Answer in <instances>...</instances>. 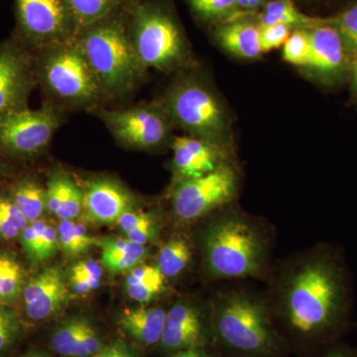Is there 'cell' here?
Instances as JSON below:
<instances>
[{
	"label": "cell",
	"instance_id": "obj_1",
	"mask_svg": "<svg viewBox=\"0 0 357 357\" xmlns=\"http://www.w3.org/2000/svg\"><path fill=\"white\" fill-rule=\"evenodd\" d=\"M266 294L277 328L301 349L330 347L349 321L351 287L342 256L319 244L272 268Z\"/></svg>",
	"mask_w": 357,
	"mask_h": 357
},
{
	"label": "cell",
	"instance_id": "obj_2",
	"mask_svg": "<svg viewBox=\"0 0 357 357\" xmlns=\"http://www.w3.org/2000/svg\"><path fill=\"white\" fill-rule=\"evenodd\" d=\"M202 220L197 238L208 280H262L269 277L273 248L269 223L244 213L234 204Z\"/></svg>",
	"mask_w": 357,
	"mask_h": 357
},
{
	"label": "cell",
	"instance_id": "obj_3",
	"mask_svg": "<svg viewBox=\"0 0 357 357\" xmlns=\"http://www.w3.org/2000/svg\"><path fill=\"white\" fill-rule=\"evenodd\" d=\"M208 307L213 342L230 357H281L287 351L267 295L223 289Z\"/></svg>",
	"mask_w": 357,
	"mask_h": 357
},
{
	"label": "cell",
	"instance_id": "obj_4",
	"mask_svg": "<svg viewBox=\"0 0 357 357\" xmlns=\"http://www.w3.org/2000/svg\"><path fill=\"white\" fill-rule=\"evenodd\" d=\"M128 6L86 26L77 36L105 100L132 95L146 75L129 37Z\"/></svg>",
	"mask_w": 357,
	"mask_h": 357
},
{
	"label": "cell",
	"instance_id": "obj_5",
	"mask_svg": "<svg viewBox=\"0 0 357 357\" xmlns=\"http://www.w3.org/2000/svg\"><path fill=\"white\" fill-rule=\"evenodd\" d=\"M32 53L37 86L51 105L60 109H100L102 89L77 38Z\"/></svg>",
	"mask_w": 357,
	"mask_h": 357
},
{
	"label": "cell",
	"instance_id": "obj_6",
	"mask_svg": "<svg viewBox=\"0 0 357 357\" xmlns=\"http://www.w3.org/2000/svg\"><path fill=\"white\" fill-rule=\"evenodd\" d=\"M128 26L134 51L145 69L170 73L189 63V45L163 0H131Z\"/></svg>",
	"mask_w": 357,
	"mask_h": 357
},
{
	"label": "cell",
	"instance_id": "obj_7",
	"mask_svg": "<svg viewBox=\"0 0 357 357\" xmlns=\"http://www.w3.org/2000/svg\"><path fill=\"white\" fill-rule=\"evenodd\" d=\"M173 123L192 137L229 152L231 138L222 103L206 84L194 77H180L160 103Z\"/></svg>",
	"mask_w": 357,
	"mask_h": 357
},
{
	"label": "cell",
	"instance_id": "obj_8",
	"mask_svg": "<svg viewBox=\"0 0 357 357\" xmlns=\"http://www.w3.org/2000/svg\"><path fill=\"white\" fill-rule=\"evenodd\" d=\"M238 189V173L231 162L201 177L176 180L170 197L174 217L182 223L199 222L234 204Z\"/></svg>",
	"mask_w": 357,
	"mask_h": 357
},
{
	"label": "cell",
	"instance_id": "obj_9",
	"mask_svg": "<svg viewBox=\"0 0 357 357\" xmlns=\"http://www.w3.org/2000/svg\"><path fill=\"white\" fill-rule=\"evenodd\" d=\"M11 36L31 52L77 38L76 20L66 0H13Z\"/></svg>",
	"mask_w": 357,
	"mask_h": 357
},
{
	"label": "cell",
	"instance_id": "obj_10",
	"mask_svg": "<svg viewBox=\"0 0 357 357\" xmlns=\"http://www.w3.org/2000/svg\"><path fill=\"white\" fill-rule=\"evenodd\" d=\"M62 109L44 103L0 117V156L25 160L41 153L62 123Z\"/></svg>",
	"mask_w": 357,
	"mask_h": 357
},
{
	"label": "cell",
	"instance_id": "obj_11",
	"mask_svg": "<svg viewBox=\"0 0 357 357\" xmlns=\"http://www.w3.org/2000/svg\"><path fill=\"white\" fill-rule=\"evenodd\" d=\"M117 142L135 149L151 150L165 144L173 122L160 103H141L123 109L95 110Z\"/></svg>",
	"mask_w": 357,
	"mask_h": 357
},
{
	"label": "cell",
	"instance_id": "obj_12",
	"mask_svg": "<svg viewBox=\"0 0 357 357\" xmlns=\"http://www.w3.org/2000/svg\"><path fill=\"white\" fill-rule=\"evenodd\" d=\"M36 86L32 52L13 36L0 41V117L28 109Z\"/></svg>",
	"mask_w": 357,
	"mask_h": 357
},
{
	"label": "cell",
	"instance_id": "obj_13",
	"mask_svg": "<svg viewBox=\"0 0 357 357\" xmlns=\"http://www.w3.org/2000/svg\"><path fill=\"white\" fill-rule=\"evenodd\" d=\"M213 342L208 307L202 309L192 301H180L167 311L165 328L160 340L164 351L208 347Z\"/></svg>",
	"mask_w": 357,
	"mask_h": 357
},
{
	"label": "cell",
	"instance_id": "obj_14",
	"mask_svg": "<svg viewBox=\"0 0 357 357\" xmlns=\"http://www.w3.org/2000/svg\"><path fill=\"white\" fill-rule=\"evenodd\" d=\"M26 316L34 321L50 319L60 311L68 296L63 270L45 268L26 282L22 294Z\"/></svg>",
	"mask_w": 357,
	"mask_h": 357
},
{
	"label": "cell",
	"instance_id": "obj_15",
	"mask_svg": "<svg viewBox=\"0 0 357 357\" xmlns=\"http://www.w3.org/2000/svg\"><path fill=\"white\" fill-rule=\"evenodd\" d=\"M133 195L114 178H91L84 189L83 213L89 222H117L126 211L133 210Z\"/></svg>",
	"mask_w": 357,
	"mask_h": 357
},
{
	"label": "cell",
	"instance_id": "obj_16",
	"mask_svg": "<svg viewBox=\"0 0 357 357\" xmlns=\"http://www.w3.org/2000/svg\"><path fill=\"white\" fill-rule=\"evenodd\" d=\"M172 150L176 180L201 177L231 162L229 152L192 136L176 137Z\"/></svg>",
	"mask_w": 357,
	"mask_h": 357
},
{
	"label": "cell",
	"instance_id": "obj_17",
	"mask_svg": "<svg viewBox=\"0 0 357 357\" xmlns=\"http://www.w3.org/2000/svg\"><path fill=\"white\" fill-rule=\"evenodd\" d=\"M312 52L307 69L319 79H333L340 76L347 63L344 37L331 21L310 28Z\"/></svg>",
	"mask_w": 357,
	"mask_h": 357
},
{
	"label": "cell",
	"instance_id": "obj_18",
	"mask_svg": "<svg viewBox=\"0 0 357 357\" xmlns=\"http://www.w3.org/2000/svg\"><path fill=\"white\" fill-rule=\"evenodd\" d=\"M51 345L63 357H93L102 349L95 326L84 318L61 324L52 335Z\"/></svg>",
	"mask_w": 357,
	"mask_h": 357
},
{
	"label": "cell",
	"instance_id": "obj_19",
	"mask_svg": "<svg viewBox=\"0 0 357 357\" xmlns=\"http://www.w3.org/2000/svg\"><path fill=\"white\" fill-rule=\"evenodd\" d=\"M167 311L161 307L126 309L119 317V326L136 342L147 345L159 344L165 328Z\"/></svg>",
	"mask_w": 357,
	"mask_h": 357
},
{
	"label": "cell",
	"instance_id": "obj_20",
	"mask_svg": "<svg viewBox=\"0 0 357 357\" xmlns=\"http://www.w3.org/2000/svg\"><path fill=\"white\" fill-rule=\"evenodd\" d=\"M215 37L229 53L236 57L255 60L262 55L259 26L248 22H232L220 26Z\"/></svg>",
	"mask_w": 357,
	"mask_h": 357
},
{
	"label": "cell",
	"instance_id": "obj_21",
	"mask_svg": "<svg viewBox=\"0 0 357 357\" xmlns=\"http://www.w3.org/2000/svg\"><path fill=\"white\" fill-rule=\"evenodd\" d=\"M166 280L157 265L140 264L129 271L126 291L131 299L148 304L165 291Z\"/></svg>",
	"mask_w": 357,
	"mask_h": 357
},
{
	"label": "cell",
	"instance_id": "obj_22",
	"mask_svg": "<svg viewBox=\"0 0 357 357\" xmlns=\"http://www.w3.org/2000/svg\"><path fill=\"white\" fill-rule=\"evenodd\" d=\"M8 197L22 211L29 223L42 218L47 208L46 189L36 178L30 176H24L15 181Z\"/></svg>",
	"mask_w": 357,
	"mask_h": 357
},
{
	"label": "cell",
	"instance_id": "obj_23",
	"mask_svg": "<svg viewBox=\"0 0 357 357\" xmlns=\"http://www.w3.org/2000/svg\"><path fill=\"white\" fill-rule=\"evenodd\" d=\"M194 258L192 244L181 234H173L162 244L157 266L166 279L177 278L189 268Z\"/></svg>",
	"mask_w": 357,
	"mask_h": 357
},
{
	"label": "cell",
	"instance_id": "obj_24",
	"mask_svg": "<svg viewBox=\"0 0 357 357\" xmlns=\"http://www.w3.org/2000/svg\"><path fill=\"white\" fill-rule=\"evenodd\" d=\"M261 26L283 24L297 29H310L325 22L301 13L291 0H272L268 2L260 17Z\"/></svg>",
	"mask_w": 357,
	"mask_h": 357
},
{
	"label": "cell",
	"instance_id": "obj_25",
	"mask_svg": "<svg viewBox=\"0 0 357 357\" xmlns=\"http://www.w3.org/2000/svg\"><path fill=\"white\" fill-rule=\"evenodd\" d=\"M79 30L119 13L131 0H66Z\"/></svg>",
	"mask_w": 357,
	"mask_h": 357
},
{
	"label": "cell",
	"instance_id": "obj_26",
	"mask_svg": "<svg viewBox=\"0 0 357 357\" xmlns=\"http://www.w3.org/2000/svg\"><path fill=\"white\" fill-rule=\"evenodd\" d=\"M59 245L68 256L75 257L89 249L100 248L102 238L88 234L86 227L74 220H61L58 227Z\"/></svg>",
	"mask_w": 357,
	"mask_h": 357
},
{
	"label": "cell",
	"instance_id": "obj_27",
	"mask_svg": "<svg viewBox=\"0 0 357 357\" xmlns=\"http://www.w3.org/2000/svg\"><path fill=\"white\" fill-rule=\"evenodd\" d=\"M25 271L13 253L0 250V302H14L24 288Z\"/></svg>",
	"mask_w": 357,
	"mask_h": 357
},
{
	"label": "cell",
	"instance_id": "obj_28",
	"mask_svg": "<svg viewBox=\"0 0 357 357\" xmlns=\"http://www.w3.org/2000/svg\"><path fill=\"white\" fill-rule=\"evenodd\" d=\"M147 255L146 245L130 241L124 249H102V262L109 271H130L138 265L143 264Z\"/></svg>",
	"mask_w": 357,
	"mask_h": 357
},
{
	"label": "cell",
	"instance_id": "obj_29",
	"mask_svg": "<svg viewBox=\"0 0 357 357\" xmlns=\"http://www.w3.org/2000/svg\"><path fill=\"white\" fill-rule=\"evenodd\" d=\"M77 185L67 174H52L46 188L47 210L58 217Z\"/></svg>",
	"mask_w": 357,
	"mask_h": 357
},
{
	"label": "cell",
	"instance_id": "obj_30",
	"mask_svg": "<svg viewBox=\"0 0 357 357\" xmlns=\"http://www.w3.org/2000/svg\"><path fill=\"white\" fill-rule=\"evenodd\" d=\"M312 45L309 29H297L283 46V58L289 64L307 68L311 60Z\"/></svg>",
	"mask_w": 357,
	"mask_h": 357
},
{
	"label": "cell",
	"instance_id": "obj_31",
	"mask_svg": "<svg viewBox=\"0 0 357 357\" xmlns=\"http://www.w3.org/2000/svg\"><path fill=\"white\" fill-rule=\"evenodd\" d=\"M22 333V325L16 312L0 304V357L13 349Z\"/></svg>",
	"mask_w": 357,
	"mask_h": 357
},
{
	"label": "cell",
	"instance_id": "obj_32",
	"mask_svg": "<svg viewBox=\"0 0 357 357\" xmlns=\"http://www.w3.org/2000/svg\"><path fill=\"white\" fill-rule=\"evenodd\" d=\"M195 13L206 20L222 18L231 13L237 6V0H187Z\"/></svg>",
	"mask_w": 357,
	"mask_h": 357
},
{
	"label": "cell",
	"instance_id": "obj_33",
	"mask_svg": "<svg viewBox=\"0 0 357 357\" xmlns=\"http://www.w3.org/2000/svg\"><path fill=\"white\" fill-rule=\"evenodd\" d=\"M117 223L126 234L138 229H160L159 218L149 211L137 210L126 211L117 220Z\"/></svg>",
	"mask_w": 357,
	"mask_h": 357
},
{
	"label": "cell",
	"instance_id": "obj_34",
	"mask_svg": "<svg viewBox=\"0 0 357 357\" xmlns=\"http://www.w3.org/2000/svg\"><path fill=\"white\" fill-rule=\"evenodd\" d=\"M260 46L262 53L280 48L291 35V28L283 24L259 25Z\"/></svg>",
	"mask_w": 357,
	"mask_h": 357
},
{
	"label": "cell",
	"instance_id": "obj_35",
	"mask_svg": "<svg viewBox=\"0 0 357 357\" xmlns=\"http://www.w3.org/2000/svg\"><path fill=\"white\" fill-rule=\"evenodd\" d=\"M49 223L43 218L36 220V222L29 223L22 231L20 232V238L21 245H22L23 250L29 258L30 261H34L35 255H36L37 248L40 238L42 234L46 229L47 225Z\"/></svg>",
	"mask_w": 357,
	"mask_h": 357
},
{
	"label": "cell",
	"instance_id": "obj_36",
	"mask_svg": "<svg viewBox=\"0 0 357 357\" xmlns=\"http://www.w3.org/2000/svg\"><path fill=\"white\" fill-rule=\"evenodd\" d=\"M331 22L337 28L347 46L357 48V3Z\"/></svg>",
	"mask_w": 357,
	"mask_h": 357
},
{
	"label": "cell",
	"instance_id": "obj_37",
	"mask_svg": "<svg viewBox=\"0 0 357 357\" xmlns=\"http://www.w3.org/2000/svg\"><path fill=\"white\" fill-rule=\"evenodd\" d=\"M59 245L58 229L53 225H47L43 236L40 239L36 256H35L34 264H38L50 259L57 252Z\"/></svg>",
	"mask_w": 357,
	"mask_h": 357
},
{
	"label": "cell",
	"instance_id": "obj_38",
	"mask_svg": "<svg viewBox=\"0 0 357 357\" xmlns=\"http://www.w3.org/2000/svg\"><path fill=\"white\" fill-rule=\"evenodd\" d=\"M70 285L77 294H86L100 287V279L86 275L70 273Z\"/></svg>",
	"mask_w": 357,
	"mask_h": 357
},
{
	"label": "cell",
	"instance_id": "obj_39",
	"mask_svg": "<svg viewBox=\"0 0 357 357\" xmlns=\"http://www.w3.org/2000/svg\"><path fill=\"white\" fill-rule=\"evenodd\" d=\"M70 273L86 275L93 278L102 279L103 270L95 259L82 260L73 266Z\"/></svg>",
	"mask_w": 357,
	"mask_h": 357
},
{
	"label": "cell",
	"instance_id": "obj_40",
	"mask_svg": "<svg viewBox=\"0 0 357 357\" xmlns=\"http://www.w3.org/2000/svg\"><path fill=\"white\" fill-rule=\"evenodd\" d=\"M316 357H357V351L344 345H330Z\"/></svg>",
	"mask_w": 357,
	"mask_h": 357
},
{
	"label": "cell",
	"instance_id": "obj_41",
	"mask_svg": "<svg viewBox=\"0 0 357 357\" xmlns=\"http://www.w3.org/2000/svg\"><path fill=\"white\" fill-rule=\"evenodd\" d=\"M20 232L13 223L0 215V238L6 241H13L20 237Z\"/></svg>",
	"mask_w": 357,
	"mask_h": 357
},
{
	"label": "cell",
	"instance_id": "obj_42",
	"mask_svg": "<svg viewBox=\"0 0 357 357\" xmlns=\"http://www.w3.org/2000/svg\"><path fill=\"white\" fill-rule=\"evenodd\" d=\"M171 357H215L206 349V347H191L174 352Z\"/></svg>",
	"mask_w": 357,
	"mask_h": 357
},
{
	"label": "cell",
	"instance_id": "obj_43",
	"mask_svg": "<svg viewBox=\"0 0 357 357\" xmlns=\"http://www.w3.org/2000/svg\"><path fill=\"white\" fill-rule=\"evenodd\" d=\"M117 354H119V347H117V342H114L109 347H102L100 351L93 357H117Z\"/></svg>",
	"mask_w": 357,
	"mask_h": 357
},
{
	"label": "cell",
	"instance_id": "obj_44",
	"mask_svg": "<svg viewBox=\"0 0 357 357\" xmlns=\"http://www.w3.org/2000/svg\"><path fill=\"white\" fill-rule=\"evenodd\" d=\"M261 2L262 0H237V6L246 11H255Z\"/></svg>",
	"mask_w": 357,
	"mask_h": 357
},
{
	"label": "cell",
	"instance_id": "obj_45",
	"mask_svg": "<svg viewBox=\"0 0 357 357\" xmlns=\"http://www.w3.org/2000/svg\"><path fill=\"white\" fill-rule=\"evenodd\" d=\"M117 347H119L117 357H137L134 354L132 349L128 347V345L122 344L121 342H117Z\"/></svg>",
	"mask_w": 357,
	"mask_h": 357
},
{
	"label": "cell",
	"instance_id": "obj_46",
	"mask_svg": "<svg viewBox=\"0 0 357 357\" xmlns=\"http://www.w3.org/2000/svg\"><path fill=\"white\" fill-rule=\"evenodd\" d=\"M354 89H356V91L357 93V56H356V62H354Z\"/></svg>",
	"mask_w": 357,
	"mask_h": 357
},
{
	"label": "cell",
	"instance_id": "obj_47",
	"mask_svg": "<svg viewBox=\"0 0 357 357\" xmlns=\"http://www.w3.org/2000/svg\"><path fill=\"white\" fill-rule=\"evenodd\" d=\"M4 173H6V166L0 161V178L3 177Z\"/></svg>",
	"mask_w": 357,
	"mask_h": 357
},
{
	"label": "cell",
	"instance_id": "obj_48",
	"mask_svg": "<svg viewBox=\"0 0 357 357\" xmlns=\"http://www.w3.org/2000/svg\"><path fill=\"white\" fill-rule=\"evenodd\" d=\"M21 357H43L40 356L38 354H33V352H30V354H24V356H22Z\"/></svg>",
	"mask_w": 357,
	"mask_h": 357
}]
</instances>
